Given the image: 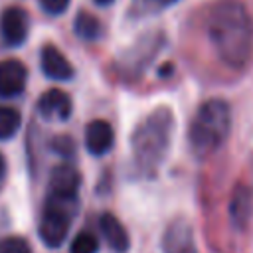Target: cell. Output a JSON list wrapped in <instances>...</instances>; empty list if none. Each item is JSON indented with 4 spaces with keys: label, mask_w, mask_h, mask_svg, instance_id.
I'll return each mask as SVG.
<instances>
[{
    "label": "cell",
    "mask_w": 253,
    "mask_h": 253,
    "mask_svg": "<svg viewBox=\"0 0 253 253\" xmlns=\"http://www.w3.org/2000/svg\"><path fill=\"white\" fill-rule=\"evenodd\" d=\"M75 210H77V198L49 196L40 221V237L47 247L55 249L65 241Z\"/></svg>",
    "instance_id": "obj_4"
},
{
    "label": "cell",
    "mask_w": 253,
    "mask_h": 253,
    "mask_svg": "<svg viewBox=\"0 0 253 253\" xmlns=\"http://www.w3.org/2000/svg\"><path fill=\"white\" fill-rule=\"evenodd\" d=\"M174 132V117L168 107H158L148 113L130 136L134 172L138 176H154L168 156Z\"/></svg>",
    "instance_id": "obj_2"
},
{
    "label": "cell",
    "mask_w": 253,
    "mask_h": 253,
    "mask_svg": "<svg viewBox=\"0 0 253 253\" xmlns=\"http://www.w3.org/2000/svg\"><path fill=\"white\" fill-rule=\"evenodd\" d=\"M0 253H32V249L24 237L10 235L0 239Z\"/></svg>",
    "instance_id": "obj_18"
},
{
    "label": "cell",
    "mask_w": 253,
    "mask_h": 253,
    "mask_svg": "<svg viewBox=\"0 0 253 253\" xmlns=\"http://www.w3.org/2000/svg\"><path fill=\"white\" fill-rule=\"evenodd\" d=\"M208 36L219 59L239 69L253 53V20L245 6L235 0H221L213 4L208 14Z\"/></svg>",
    "instance_id": "obj_1"
},
{
    "label": "cell",
    "mask_w": 253,
    "mask_h": 253,
    "mask_svg": "<svg viewBox=\"0 0 253 253\" xmlns=\"http://www.w3.org/2000/svg\"><path fill=\"white\" fill-rule=\"evenodd\" d=\"M115 0H95V4L97 6H109V4H113Z\"/></svg>",
    "instance_id": "obj_22"
},
{
    "label": "cell",
    "mask_w": 253,
    "mask_h": 253,
    "mask_svg": "<svg viewBox=\"0 0 253 253\" xmlns=\"http://www.w3.org/2000/svg\"><path fill=\"white\" fill-rule=\"evenodd\" d=\"M99 227L103 231V237L107 239L109 247L115 251V253H126L128 247H130V239H128V233L126 229L123 227V223L113 215V213H103L99 217Z\"/></svg>",
    "instance_id": "obj_12"
},
{
    "label": "cell",
    "mask_w": 253,
    "mask_h": 253,
    "mask_svg": "<svg viewBox=\"0 0 253 253\" xmlns=\"http://www.w3.org/2000/svg\"><path fill=\"white\" fill-rule=\"evenodd\" d=\"M115 144V130L107 121H91L85 128V146L93 156L107 154Z\"/></svg>",
    "instance_id": "obj_10"
},
{
    "label": "cell",
    "mask_w": 253,
    "mask_h": 253,
    "mask_svg": "<svg viewBox=\"0 0 253 253\" xmlns=\"http://www.w3.org/2000/svg\"><path fill=\"white\" fill-rule=\"evenodd\" d=\"M162 253H200L186 219H174L162 235Z\"/></svg>",
    "instance_id": "obj_5"
},
{
    "label": "cell",
    "mask_w": 253,
    "mask_h": 253,
    "mask_svg": "<svg viewBox=\"0 0 253 253\" xmlns=\"http://www.w3.org/2000/svg\"><path fill=\"white\" fill-rule=\"evenodd\" d=\"M6 174V160H4V156L0 154V178Z\"/></svg>",
    "instance_id": "obj_21"
},
{
    "label": "cell",
    "mask_w": 253,
    "mask_h": 253,
    "mask_svg": "<svg viewBox=\"0 0 253 253\" xmlns=\"http://www.w3.org/2000/svg\"><path fill=\"white\" fill-rule=\"evenodd\" d=\"M0 32L10 47L22 45L28 38V14L18 6L6 8L0 16Z\"/></svg>",
    "instance_id": "obj_6"
},
{
    "label": "cell",
    "mask_w": 253,
    "mask_h": 253,
    "mask_svg": "<svg viewBox=\"0 0 253 253\" xmlns=\"http://www.w3.org/2000/svg\"><path fill=\"white\" fill-rule=\"evenodd\" d=\"M79 184H81L79 172L71 164H59L53 168V172L49 176V196L77 198Z\"/></svg>",
    "instance_id": "obj_9"
},
{
    "label": "cell",
    "mask_w": 253,
    "mask_h": 253,
    "mask_svg": "<svg viewBox=\"0 0 253 253\" xmlns=\"http://www.w3.org/2000/svg\"><path fill=\"white\" fill-rule=\"evenodd\" d=\"M97 251H99V241L89 231H79L69 247V253H97Z\"/></svg>",
    "instance_id": "obj_17"
},
{
    "label": "cell",
    "mask_w": 253,
    "mask_h": 253,
    "mask_svg": "<svg viewBox=\"0 0 253 253\" xmlns=\"http://www.w3.org/2000/svg\"><path fill=\"white\" fill-rule=\"evenodd\" d=\"M38 113L45 121H67L71 115V99L59 89H49L40 97Z\"/></svg>",
    "instance_id": "obj_8"
},
{
    "label": "cell",
    "mask_w": 253,
    "mask_h": 253,
    "mask_svg": "<svg viewBox=\"0 0 253 253\" xmlns=\"http://www.w3.org/2000/svg\"><path fill=\"white\" fill-rule=\"evenodd\" d=\"M170 69H172V67H170V65H164V67H162V71H160V73H162V75H168V73H170Z\"/></svg>",
    "instance_id": "obj_23"
},
{
    "label": "cell",
    "mask_w": 253,
    "mask_h": 253,
    "mask_svg": "<svg viewBox=\"0 0 253 253\" xmlns=\"http://www.w3.org/2000/svg\"><path fill=\"white\" fill-rule=\"evenodd\" d=\"M253 213V200H251V192L247 186H237L233 190L231 196V204H229V215L233 225L237 227H245L249 217Z\"/></svg>",
    "instance_id": "obj_13"
},
{
    "label": "cell",
    "mask_w": 253,
    "mask_h": 253,
    "mask_svg": "<svg viewBox=\"0 0 253 253\" xmlns=\"http://www.w3.org/2000/svg\"><path fill=\"white\" fill-rule=\"evenodd\" d=\"M28 69L18 59H4L0 61V97L10 99L18 97L26 89Z\"/></svg>",
    "instance_id": "obj_7"
},
{
    "label": "cell",
    "mask_w": 253,
    "mask_h": 253,
    "mask_svg": "<svg viewBox=\"0 0 253 253\" xmlns=\"http://www.w3.org/2000/svg\"><path fill=\"white\" fill-rule=\"evenodd\" d=\"M180 0H132L128 8V18L130 20H144L150 16H156L164 12L166 8L174 6Z\"/></svg>",
    "instance_id": "obj_14"
},
{
    "label": "cell",
    "mask_w": 253,
    "mask_h": 253,
    "mask_svg": "<svg viewBox=\"0 0 253 253\" xmlns=\"http://www.w3.org/2000/svg\"><path fill=\"white\" fill-rule=\"evenodd\" d=\"M40 4L43 8V12H47L51 16H59V14H63L67 10L69 0H40Z\"/></svg>",
    "instance_id": "obj_20"
},
{
    "label": "cell",
    "mask_w": 253,
    "mask_h": 253,
    "mask_svg": "<svg viewBox=\"0 0 253 253\" xmlns=\"http://www.w3.org/2000/svg\"><path fill=\"white\" fill-rule=\"evenodd\" d=\"M40 59H42V71L49 77V79H55V81H69L73 77V65L67 61V57L55 47V45H43L42 47V53H40Z\"/></svg>",
    "instance_id": "obj_11"
},
{
    "label": "cell",
    "mask_w": 253,
    "mask_h": 253,
    "mask_svg": "<svg viewBox=\"0 0 253 253\" xmlns=\"http://www.w3.org/2000/svg\"><path fill=\"white\" fill-rule=\"evenodd\" d=\"M20 125H22L20 113L12 107H2L0 105V140L12 138L18 132Z\"/></svg>",
    "instance_id": "obj_16"
},
{
    "label": "cell",
    "mask_w": 253,
    "mask_h": 253,
    "mask_svg": "<svg viewBox=\"0 0 253 253\" xmlns=\"http://www.w3.org/2000/svg\"><path fill=\"white\" fill-rule=\"evenodd\" d=\"M51 150L59 154L61 158H71L75 156V140L67 134H59L51 140Z\"/></svg>",
    "instance_id": "obj_19"
},
{
    "label": "cell",
    "mask_w": 253,
    "mask_h": 253,
    "mask_svg": "<svg viewBox=\"0 0 253 253\" xmlns=\"http://www.w3.org/2000/svg\"><path fill=\"white\" fill-rule=\"evenodd\" d=\"M231 128V111L229 105L221 99H210L206 101L188 130L190 148L198 158L210 156L213 150H217L223 140L227 138Z\"/></svg>",
    "instance_id": "obj_3"
},
{
    "label": "cell",
    "mask_w": 253,
    "mask_h": 253,
    "mask_svg": "<svg viewBox=\"0 0 253 253\" xmlns=\"http://www.w3.org/2000/svg\"><path fill=\"white\" fill-rule=\"evenodd\" d=\"M73 30H75V34H77L81 40H85V42H97V40L101 38V34H103L101 22H99L93 14H89V12H79V14L75 16Z\"/></svg>",
    "instance_id": "obj_15"
}]
</instances>
